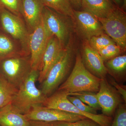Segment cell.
<instances>
[{
  "label": "cell",
  "mask_w": 126,
  "mask_h": 126,
  "mask_svg": "<svg viewBox=\"0 0 126 126\" xmlns=\"http://www.w3.org/2000/svg\"><path fill=\"white\" fill-rule=\"evenodd\" d=\"M101 79L87 70L82 61L81 54L78 52L72 71L58 90H65L68 94L83 91L97 93Z\"/></svg>",
  "instance_id": "1"
},
{
  "label": "cell",
  "mask_w": 126,
  "mask_h": 126,
  "mask_svg": "<svg viewBox=\"0 0 126 126\" xmlns=\"http://www.w3.org/2000/svg\"><path fill=\"white\" fill-rule=\"evenodd\" d=\"M74 51L69 43L63 54L49 71L41 83V90L48 97L58 90L70 74L74 60Z\"/></svg>",
  "instance_id": "2"
},
{
  "label": "cell",
  "mask_w": 126,
  "mask_h": 126,
  "mask_svg": "<svg viewBox=\"0 0 126 126\" xmlns=\"http://www.w3.org/2000/svg\"><path fill=\"white\" fill-rule=\"evenodd\" d=\"M39 74L38 70H32L26 80L18 89L11 104L23 115L29 112L34 106L42 105L46 98L35 83Z\"/></svg>",
  "instance_id": "3"
},
{
  "label": "cell",
  "mask_w": 126,
  "mask_h": 126,
  "mask_svg": "<svg viewBox=\"0 0 126 126\" xmlns=\"http://www.w3.org/2000/svg\"><path fill=\"white\" fill-rule=\"evenodd\" d=\"M32 70L30 55H19L0 61V75L18 89Z\"/></svg>",
  "instance_id": "4"
},
{
  "label": "cell",
  "mask_w": 126,
  "mask_h": 126,
  "mask_svg": "<svg viewBox=\"0 0 126 126\" xmlns=\"http://www.w3.org/2000/svg\"><path fill=\"white\" fill-rule=\"evenodd\" d=\"M68 94L65 90H57L46 98L43 106L81 115L96 122L101 126H111L112 122V117L103 114H93L82 111L68 99Z\"/></svg>",
  "instance_id": "5"
},
{
  "label": "cell",
  "mask_w": 126,
  "mask_h": 126,
  "mask_svg": "<svg viewBox=\"0 0 126 126\" xmlns=\"http://www.w3.org/2000/svg\"><path fill=\"white\" fill-rule=\"evenodd\" d=\"M42 17L47 30L52 36L58 40L61 45L66 47L69 42L73 25L70 18L57 13L49 7L45 6Z\"/></svg>",
  "instance_id": "6"
},
{
  "label": "cell",
  "mask_w": 126,
  "mask_h": 126,
  "mask_svg": "<svg viewBox=\"0 0 126 126\" xmlns=\"http://www.w3.org/2000/svg\"><path fill=\"white\" fill-rule=\"evenodd\" d=\"M97 19L106 34L114 41L122 51H125L126 48V16L125 12L117 6L106 18Z\"/></svg>",
  "instance_id": "7"
},
{
  "label": "cell",
  "mask_w": 126,
  "mask_h": 126,
  "mask_svg": "<svg viewBox=\"0 0 126 126\" xmlns=\"http://www.w3.org/2000/svg\"><path fill=\"white\" fill-rule=\"evenodd\" d=\"M0 20L3 30L22 46V52L30 55L29 33L21 17L4 8H0Z\"/></svg>",
  "instance_id": "8"
},
{
  "label": "cell",
  "mask_w": 126,
  "mask_h": 126,
  "mask_svg": "<svg viewBox=\"0 0 126 126\" xmlns=\"http://www.w3.org/2000/svg\"><path fill=\"white\" fill-rule=\"evenodd\" d=\"M52 36L47 30L42 17L40 22L30 34L29 48L32 70L40 72L44 52Z\"/></svg>",
  "instance_id": "9"
},
{
  "label": "cell",
  "mask_w": 126,
  "mask_h": 126,
  "mask_svg": "<svg viewBox=\"0 0 126 126\" xmlns=\"http://www.w3.org/2000/svg\"><path fill=\"white\" fill-rule=\"evenodd\" d=\"M72 20L77 33L83 41H88L93 36L104 33L97 18L87 12L74 10Z\"/></svg>",
  "instance_id": "10"
},
{
  "label": "cell",
  "mask_w": 126,
  "mask_h": 126,
  "mask_svg": "<svg viewBox=\"0 0 126 126\" xmlns=\"http://www.w3.org/2000/svg\"><path fill=\"white\" fill-rule=\"evenodd\" d=\"M25 115L29 121L51 122L63 121L74 122L87 118L83 116L54 109L48 108L42 105L34 106L29 112Z\"/></svg>",
  "instance_id": "11"
},
{
  "label": "cell",
  "mask_w": 126,
  "mask_h": 126,
  "mask_svg": "<svg viewBox=\"0 0 126 126\" xmlns=\"http://www.w3.org/2000/svg\"><path fill=\"white\" fill-rule=\"evenodd\" d=\"M96 94L102 114L112 117L118 107L122 103L123 99L121 96L106 78L101 80Z\"/></svg>",
  "instance_id": "12"
},
{
  "label": "cell",
  "mask_w": 126,
  "mask_h": 126,
  "mask_svg": "<svg viewBox=\"0 0 126 126\" xmlns=\"http://www.w3.org/2000/svg\"><path fill=\"white\" fill-rule=\"evenodd\" d=\"M81 55L83 65L88 71L100 79L106 78L108 72L104 61L88 41H83Z\"/></svg>",
  "instance_id": "13"
},
{
  "label": "cell",
  "mask_w": 126,
  "mask_h": 126,
  "mask_svg": "<svg viewBox=\"0 0 126 126\" xmlns=\"http://www.w3.org/2000/svg\"><path fill=\"white\" fill-rule=\"evenodd\" d=\"M65 47L61 45L55 36H52L50 39L42 59L41 68L38 79L40 83H42L50 69L61 57Z\"/></svg>",
  "instance_id": "14"
},
{
  "label": "cell",
  "mask_w": 126,
  "mask_h": 126,
  "mask_svg": "<svg viewBox=\"0 0 126 126\" xmlns=\"http://www.w3.org/2000/svg\"><path fill=\"white\" fill-rule=\"evenodd\" d=\"M22 16L30 29L33 30L42 18L45 6L43 0H21Z\"/></svg>",
  "instance_id": "15"
},
{
  "label": "cell",
  "mask_w": 126,
  "mask_h": 126,
  "mask_svg": "<svg viewBox=\"0 0 126 126\" xmlns=\"http://www.w3.org/2000/svg\"><path fill=\"white\" fill-rule=\"evenodd\" d=\"M1 126H29L30 121L11 103L0 109Z\"/></svg>",
  "instance_id": "16"
},
{
  "label": "cell",
  "mask_w": 126,
  "mask_h": 126,
  "mask_svg": "<svg viewBox=\"0 0 126 126\" xmlns=\"http://www.w3.org/2000/svg\"><path fill=\"white\" fill-rule=\"evenodd\" d=\"M81 7L97 18H104L117 7L111 0H82Z\"/></svg>",
  "instance_id": "17"
},
{
  "label": "cell",
  "mask_w": 126,
  "mask_h": 126,
  "mask_svg": "<svg viewBox=\"0 0 126 126\" xmlns=\"http://www.w3.org/2000/svg\"><path fill=\"white\" fill-rule=\"evenodd\" d=\"M108 73L114 78L115 81L119 82L124 79L126 69V55H118L108 60L105 65Z\"/></svg>",
  "instance_id": "18"
},
{
  "label": "cell",
  "mask_w": 126,
  "mask_h": 126,
  "mask_svg": "<svg viewBox=\"0 0 126 126\" xmlns=\"http://www.w3.org/2000/svg\"><path fill=\"white\" fill-rule=\"evenodd\" d=\"M43 1L45 6L72 19L73 18L74 10L70 0H43Z\"/></svg>",
  "instance_id": "19"
},
{
  "label": "cell",
  "mask_w": 126,
  "mask_h": 126,
  "mask_svg": "<svg viewBox=\"0 0 126 126\" xmlns=\"http://www.w3.org/2000/svg\"><path fill=\"white\" fill-rule=\"evenodd\" d=\"M18 90L0 75V109L11 103Z\"/></svg>",
  "instance_id": "20"
},
{
  "label": "cell",
  "mask_w": 126,
  "mask_h": 126,
  "mask_svg": "<svg viewBox=\"0 0 126 126\" xmlns=\"http://www.w3.org/2000/svg\"><path fill=\"white\" fill-rule=\"evenodd\" d=\"M20 54L26 55L19 51L14 42L8 36L0 34V61L7 58Z\"/></svg>",
  "instance_id": "21"
},
{
  "label": "cell",
  "mask_w": 126,
  "mask_h": 126,
  "mask_svg": "<svg viewBox=\"0 0 126 126\" xmlns=\"http://www.w3.org/2000/svg\"><path fill=\"white\" fill-rule=\"evenodd\" d=\"M68 95L77 97L82 102L97 110L101 109L98 101L96 93L83 91L68 94Z\"/></svg>",
  "instance_id": "22"
},
{
  "label": "cell",
  "mask_w": 126,
  "mask_h": 126,
  "mask_svg": "<svg viewBox=\"0 0 126 126\" xmlns=\"http://www.w3.org/2000/svg\"><path fill=\"white\" fill-rule=\"evenodd\" d=\"M93 48L98 51L111 44H116L112 39L107 34L93 36L88 41Z\"/></svg>",
  "instance_id": "23"
},
{
  "label": "cell",
  "mask_w": 126,
  "mask_h": 126,
  "mask_svg": "<svg viewBox=\"0 0 126 126\" xmlns=\"http://www.w3.org/2000/svg\"><path fill=\"white\" fill-rule=\"evenodd\" d=\"M0 8L6 9L19 17L22 16L21 0H0Z\"/></svg>",
  "instance_id": "24"
},
{
  "label": "cell",
  "mask_w": 126,
  "mask_h": 126,
  "mask_svg": "<svg viewBox=\"0 0 126 126\" xmlns=\"http://www.w3.org/2000/svg\"><path fill=\"white\" fill-rule=\"evenodd\" d=\"M122 49L116 44H111L97 52L104 61H107L119 55Z\"/></svg>",
  "instance_id": "25"
},
{
  "label": "cell",
  "mask_w": 126,
  "mask_h": 126,
  "mask_svg": "<svg viewBox=\"0 0 126 126\" xmlns=\"http://www.w3.org/2000/svg\"><path fill=\"white\" fill-rule=\"evenodd\" d=\"M110 126H126V104L121 103L114 114V118Z\"/></svg>",
  "instance_id": "26"
},
{
  "label": "cell",
  "mask_w": 126,
  "mask_h": 126,
  "mask_svg": "<svg viewBox=\"0 0 126 126\" xmlns=\"http://www.w3.org/2000/svg\"><path fill=\"white\" fill-rule=\"evenodd\" d=\"M49 123L54 126H101L96 122L88 118L74 122L58 121Z\"/></svg>",
  "instance_id": "27"
},
{
  "label": "cell",
  "mask_w": 126,
  "mask_h": 126,
  "mask_svg": "<svg viewBox=\"0 0 126 126\" xmlns=\"http://www.w3.org/2000/svg\"><path fill=\"white\" fill-rule=\"evenodd\" d=\"M67 98L72 104L82 111L93 114H97L96 110L88 106L77 97L68 95Z\"/></svg>",
  "instance_id": "28"
},
{
  "label": "cell",
  "mask_w": 126,
  "mask_h": 126,
  "mask_svg": "<svg viewBox=\"0 0 126 126\" xmlns=\"http://www.w3.org/2000/svg\"><path fill=\"white\" fill-rule=\"evenodd\" d=\"M109 82L113 87L121 96L125 103L126 102V87H123L116 82L114 79L110 78Z\"/></svg>",
  "instance_id": "29"
},
{
  "label": "cell",
  "mask_w": 126,
  "mask_h": 126,
  "mask_svg": "<svg viewBox=\"0 0 126 126\" xmlns=\"http://www.w3.org/2000/svg\"><path fill=\"white\" fill-rule=\"evenodd\" d=\"M29 126H54L49 122L38 121H30Z\"/></svg>",
  "instance_id": "30"
},
{
  "label": "cell",
  "mask_w": 126,
  "mask_h": 126,
  "mask_svg": "<svg viewBox=\"0 0 126 126\" xmlns=\"http://www.w3.org/2000/svg\"><path fill=\"white\" fill-rule=\"evenodd\" d=\"M73 6L77 8L81 7V0H70Z\"/></svg>",
  "instance_id": "31"
},
{
  "label": "cell",
  "mask_w": 126,
  "mask_h": 126,
  "mask_svg": "<svg viewBox=\"0 0 126 126\" xmlns=\"http://www.w3.org/2000/svg\"><path fill=\"white\" fill-rule=\"evenodd\" d=\"M111 0L113 1L114 3H115L116 6L118 7H119L121 2V0Z\"/></svg>",
  "instance_id": "32"
},
{
  "label": "cell",
  "mask_w": 126,
  "mask_h": 126,
  "mask_svg": "<svg viewBox=\"0 0 126 126\" xmlns=\"http://www.w3.org/2000/svg\"><path fill=\"white\" fill-rule=\"evenodd\" d=\"M126 0H123V7L125 9L126 8Z\"/></svg>",
  "instance_id": "33"
},
{
  "label": "cell",
  "mask_w": 126,
  "mask_h": 126,
  "mask_svg": "<svg viewBox=\"0 0 126 126\" xmlns=\"http://www.w3.org/2000/svg\"></svg>",
  "instance_id": "34"
}]
</instances>
